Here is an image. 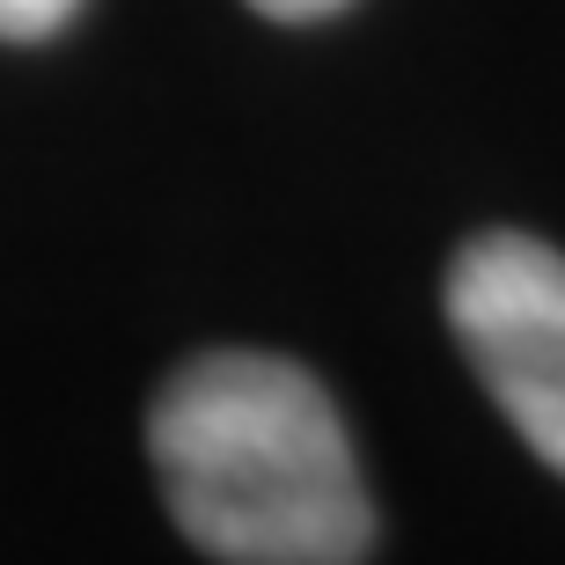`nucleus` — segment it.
<instances>
[{
	"mask_svg": "<svg viewBox=\"0 0 565 565\" xmlns=\"http://www.w3.org/2000/svg\"><path fill=\"white\" fill-rule=\"evenodd\" d=\"M147 456L169 522L228 565H353L375 507L331 390L279 353H199L154 390Z\"/></svg>",
	"mask_w": 565,
	"mask_h": 565,
	"instance_id": "1",
	"label": "nucleus"
},
{
	"mask_svg": "<svg viewBox=\"0 0 565 565\" xmlns=\"http://www.w3.org/2000/svg\"><path fill=\"white\" fill-rule=\"evenodd\" d=\"M448 331L507 426L565 478V257L536 235H470L448 265Z\"/></svg>",
	"mask_w": 565,
	"mask_h": 565,
	"instance_id": "2",
	"label": "nucleus"
},
{
	"mask_svg": "<svg viewBox=\"0 0 565 565\" xmlns=\"http://www.w3.org/2000/svg\"><path fill=\"white\" fill-rule=\"evenodd\" d=\"M74 8H82V0H0V38L38 44V38H52V30H66Z\"/></svg>",
	"mask_w": 565,
	"mask_h": 565,
	"instance_id": "3",
	"label": "nucleus"
},
{
	"mask_svg": "<svg viewBox=\"0 0 565 565\" xmlns=\"http://www.w3.org/2000/svg\"><path fill=\"white\" fill-rule=\"evenodd\" d=\"M257 15H273V22H316V15H338L345 0H250Z\"/></svg>",
	"mask_w": 565,
	"mask_h": 565,
	"instance_id": "4",
	"label": "nucleus"
}]
</instances>
